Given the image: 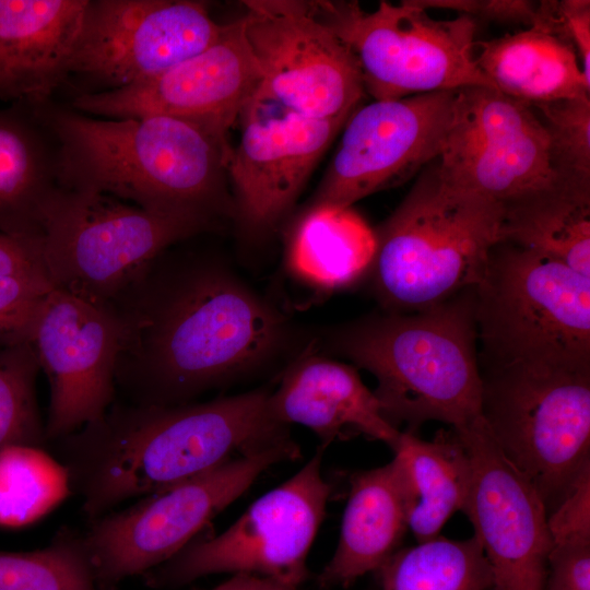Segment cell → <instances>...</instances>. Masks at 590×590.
I'll use <instances>...</instances> for the list:
<instances>
[{
  "label": "cell",
  "mask_w": 590,
  "mask_h": 590,
  "mask_svg": "<svg viewBox=\"0 0 590 590\" xmlns=\"http://www.w3.org/2000/svg\"><path fill=\"white\" fill-rule=\"evenodd\" d=\"M270 415L280 424L303 425L326 448L335 439L364 435L391 449L400 432L381 414L371 390L356 367L305 352L284 370L275 391L269 392Z\"/></svg>",
  "instance_id": "ffe728a7"
},
{
  "label": "cell",
  "mask_w": 590,
  "mask_h": 590,
  "mask_svg": "<svg viewBox=\"0 0 590 590\" xmlns=\"http://www.w3.org/2000/svg\"><path fill=\"white\" fill-rule=\"evenodd\" d=\"M280 108L268 115L256 98L247 106L226 164L234 214L250 235L268 233L288 213L350 117L316 119Z\"/></svg>",
  "instance_id": "d6986e66"
},
{
  "label": "cell",
  "mask_w": 590,
  "mask_h": 590,
  "mask_svg": "<svg viewBox=\"0 0 590 590\" xmlns=\"http://www.w3.org/2000/svg\"><path fill=\"white\" fill-rule=\"evenodd\" d=\"M39 369L28 342L0 349V450L49 444L35 392Z\"/></svg>",
  "instance_id": "4dcf8cb0"
},
{
  "label": "cell",
  "mask_w": 590,
  "mask_h": 590,
  "mask_svg": "<svg viewBox=\"0 0 590 590\" xmlns=\"http://www.w3.org/2000/svg\"><path fill=\"white\" fill-rule=\"evenodd\" d=\"M376 249L375 231L352 206L312 205L290 234L286 263L300 282L332 292L368 274Z\"/></svg>",
  "instance_id": "d4e9b609"
},
{
  "label": "cell",
  "mask_w": 590,
  "mask_h": 590,
  "mask_svg": "<svg viewBox=\"0 0 590 590\" xmlns=\"http://www.w3.org/2000/svg\"><path fill=\"white\" fill-rule=\"evenodd\" d=\"M500 238L590 278V197L545 192L509 204Z\"/></svg>",
  "instance_id": "4316f807"
},
{
  "label": "cell",
  "mask_w": 590,
  "mask_h": 590,
  "mask_svg": "<svg viewBox=\"0 0 590 590\" xmlns=\"http://www.w3.org/2000/svg\"><path fill=\"white\" fill-rule=\"evenodd\" d=\"M214 224L58 186L44 212L42 260L54 287L109 304L162 251Z\"/></svg>",
  "instance_id": "52a82bcc"
},
{
  "label": "cell",
  "mask_w": 590,
  "mask_h": 590,
  "mask_svg": "<svg viewBox=\"0 0 590 590\" xmlns=\"http://www.w3.org/2000/svg\"><path fill=\"white\" fill-rule=\"evenodd\" d=\"M406 530V494L394 460L353 474L338 545L318 576V586L347 588L377 571L401 548Z\"/></svg>",
  "instance_id": "7402d4cb"
},
{
  "label": "cell",
  "mask_w": 590,
  "mask_h": 590,
  "mask_svg": "<svg viewBox=\"0 0 590 590\" xmlns=\"http://www.w3.org/2000/svg\"><path fill=\"white\" fill-rule=\"evenodd\" d=\"M234 576L236 578L237 590H297V588L285 586L260 576L248 574H236Z\"/></svg>",
  "instance_id": "f35d334b"
},
{
  "label": "cell",
  "mask_w": 590,
  "mask_h": 590,
  "mask_svg": "<svg viewBox=\"0 0 590 590\" xmlns=\"http://www.w3.org/2000/svg\"><path fill=\"white\" fill-rule=\"evenodd\" d=\"M547 528L553 544L590 543V467L547 515Z\"/></svg>",
  "instance_id": "e575fe53"
},
{
  "label": "cell",
  "mask_w": 590,
  "mask_h": 590,
  "mask_svg": "<svg viewBox=\"0 0 590 590\" xmlns=\"http://www.w3.org/2000/svg\"><path fill=\"white\" fill-rule=\"evenodd\" d=\"M0 590H101L83 532L64 526L43 548L0 551Z\"/></svg>",
  "instance_id": "f546056e"
},
{
  "label": "cell",
  "mask_w": 590,
  "mask_h": 590,
  "mask_svg": "<svg viewBox=\"0 0 590 590\" xmlns=\"http://www.w3.org/2000/svg\"><path fill=\"white\" fill-rule=\"evenodd\" d=\"M392 450L406 494L408 529L417 543L439 536L468 502L472 462L465 446L451 428L438 430L432 440L400 432Z\"/></svg>",
  "instance_id": "603a6c76"
},
{
  "label": "cell",
  "mask_w": 590,
  "mask_h": 590,
  "mask_svg": "<svg viewBox=\"0 0 590 590\" xmlns=\"http://www.w3.org/2000/svg\"><path fill=\"white\" fill-rule=\"evenodd\" d=\"M455 432L472 462L463 512L488 562L491 590H545L553 543L539 492L504 455L483 417Z\"/></svg>",
  "instance_id": "ac0fdd59"
},
{
  "label": "cell",
  "mask_w": 590,
  "mask_h": 590,
  "mask_svg": "<svg viewBox=\"0 0 590 590\" xmlns=\"http://www.w3.org/2000/svg\"><path fill=\"white\" fill-rule=\"evenodd\" d=\"M224 25L200 1L87 0L70 75L84 78L99 92L118 90L203 50Z\"/></svg>",
  "instance_id": "5bb4252c"
},
{
  "label": "cell",
  "mask_w": 590,
  "mask_h": 590,
  "mask_svg": "<svg viewBox=\"0 0 590 590\" xmlns=\"http://www.w3.org/2000/svg\"><path fill=\"white\" fill-rule=\"evenodd\" d=\"M482 417L547 515L590 467V370L480 366Z\"/></svg>",
  "instance_id": "ba28073f"
},
{
  "label": "cell",
  "mask_w": 590,
  "mask_h": 590,
  "mask_svg": "<svg viewBox=\"0 0 590 590\" xmlns=\"http://www.w3.org/2000/svg\"><path fill=\"white\" fill-rule=\"evenodd\" d=\"M483 366L590 370V278L509 241L475 285Z\"/></svg>",
  "instance_id": "8992f818"
},
{
  "label": "cell",
  "mask_w": 590,
  "mask_h": 590,
  "mask_svg": "<svg viewBox=\"0 0 590 590\" xmlns=\"http://www.w3.org/2000/svg\"><path fill=\"white\" fill-rule=\"evenodd\" d=\"M57 187L55 152L36 117L22 105L0 109V233L40 243Z\"/></svg>",
  "instance_id": "484cf974"
},
{
  "label": "cell",
  "mask_w": 590,
  "mask_h": 590,
  "mask_svg": "<svg viewBox=\"0 0 590 590\" xmlns=\"http://www.w3.org/2000/svg\"><path fill=\"white\" fill-rule=\"evenodd\" d=\"M269 392L167 406L114 401L101 417L52 442L71 493L93 520L133 497L294 440L270 415Z\"/></svg>",
  "instance_id": "7a4b0ae2"
},
{
  "label": "cell",
  "mask_w": 590,
  "mask_h": 590,
  "mask_svg": "<svg viewBox=\"0 0 590 590\" xmlns=\"http://www.w3.org/2000/svg\"><path fill=\"white\" fill-rule=\"evenodd\" d=\"M121 326L116 390L178 405L260 373L286 350L282 314L215 259L150 261L109 303Z\"/></svg>",
  "instance_id": "6da1fadb"
},
{
  "label": "cell",
  "mask_w": 590,
  "mask_h": 590,
  "mask_svg": "<svg viewBox=\"0 0 590 590\" xmlns=\"http://www.w3.org/2000/svg\"><path fill=\"white\" fill-rule=\"evenodd\" d=\"M438 164L448 182L503 208L545 192L590 197L558 173L532 106L491 87L457 90Z\"/></svg>",
  "instance_id": "7c38bea8"
},
{
  "label": "cell",
  "mask_w": 590,
  "mask_h": 590,
  "mask_svg": "<svg viewBox=\"0 0 590 590\" xmlns=\"http://www.w3.org/2000/svg\"><path fill=\"white\" fill-rule=\"evenodd\" d=\"M330 350L370 373L382 416L416 434L428 421L458 430L482 418L475 286L413 311H380L333 329Z\"/></svg>",
  "instance_id": "277c9868"
},
{
  "label": "cell",
  "mask_w": 590,
  "mask_h": 590,
  "mask_svg": "<svg viewBox=\"0 0 590 590\" xmlns=\"http://www.w3.org/2000/svg\"><path fill=\"white\" fill-rule=\"evenodd\" d=\"M531 27L553 34L570 45L579 59L586 81L590 83L589 0L540 1Z\"/></svg>",
  "instance_id": "836d02e7"
},
{
  "label": "cell",
  "mask_w": 590,
  "mask_h": 590,
  "mask_svg": "<svg viewBox=\"0 0 590 590\" xmlns=\"http://www.w3.org/2000/svg\"><path fill=\"white\" fill-rule=\"evenodd\" d=\"M476 46L479 70L508 97L534 106L590 96L574 48L553 34L529 27Z\"/></svg>",
  "instance_id": "cb8c5ba5"
},
{
  "label": "cell",
  "mask_w": 590,
  "mask_h": 590,
  "mask_svg": "<svg viewBox=\"0 0 590 590\" xmlns=\"http://www.w3.org/2000/svg\"><path fill=\"white\" fill-rule=\"evenodd\" d=\"M545 590H590V543L553 544Z\"/></svg>",
  "instance_id": "8d00e7d4"
},
{
  "label": "cell",
  "mask_w": 590,
  "mask_h": 590,
  "mask_svg": "<svg viewBox=\"0 0 590 590\" xmlns=\"http://www.w3.org/2000/svg\"><path fill=\"white\" fill-rule=\"evenodd\" d=\"M71 494L66 467L45 448L13 445L0 450V527L24 528Z\"/></svg>",
  "instance_id": "f1b7e54d"
},
{
  "label": "cell",
  "mask_w": 590,
  "mask_h": 590,
  "mask_svg": "<svg viewBox=\"0 0 590 590\" xmlns=\"http://www.w3.org/2000/svg\"><path fill=\"white\" fill-rule=\"evenodd\" d=\"M245 35L261 69L257 98L298 115H351L365 94L352 50L317 14L311 1L248 0Z\"/></svg>",
  "instance_id": "4fadbf2b"
},
{
  "label": "cell",
  "mask_w": 590,
  "mask_h": 590,
  "mask_svg": "<svg viewBox=\"0 0 590 590\" xmlns=\"http://www.w3.org/2000/svg\"><path fill=\"white\" fill-rule=\"evenodd\" d=\"M27 108L56 139L61 188L102 192L150 212L213 223L234 210L224 189L232 151L227 138L164 115L95 118Z\"/></svg>",
  "instance_id": "3957f363"
},
{
  "label": "cell",
  "mask_w": 590,
  "mask_h": 590,
  "mask_svg": "<svg viewBox=\"0 0 590 590\" xmlns=\"http://www.w3.org/2000/svg\"><path fill=\"white\" fill-rule=\"evenodd\" d=\"M261 82V69L239 19L226 23L210 46L166 71L118 90L81 93L72 105L103 118L170 116L227 138L257 97Z\"/></svg>",
  "instance_id": "e0dca14e"
},
{
  "label": "cell",
  "mask_w": 590,
  "mask_h": 590,
  "mask_svg": "<svg viewBox=\"0 0 590 590\" xmlns=\"http://www.w3.org/2000/svg\"><path fill=\"white\" fill-rule=\"evenodd\" d=\"M120 340V321L109 305L56 287L45 296L28 343L49 381V442L97 420L113 404Z\"/></svg>",
  "instance_id": "2e32d148"
},
{
  "label": "cell",
  "mask_w": 590,
  "mask_h": 590,
  "mask_svg": "<svg viewBox=\"0 0 590 590\" xmlns=\"http://www.w3.org/2000/svg\"><path fill=\"white\" fill-rule=\"evenodd\" d=\"M504 208L448 182L438 157L375 231L368 274L384 310L413 312L475 286L502 240Z\"/></svg>",
  "instance_id": "5b68a950"
},
{
  "label": "cell",
  "mask_w": 590,
  "mask_h": 590,
  "mask_svg": "<svg viewBox=\"0 0 590 590\" xmlns=\"http://www.w3.org/2000/svg\"><path fill=\"white\" fill-rule=\"evenodd\" d=\"M300 457L295 440L240 457L91 520L84 534L101 590L165 563L272 465Z\"/></svg>",
  "instance_id": "30bf717a"
},
{
  "label": "cell",
  "mask_w": 590,
  "mask_h": 590,
  "mask_svg": "<svg viewBox=\"0 0 590 590\" xmlns=\"http://www.w3.org/2000/svg\"><path fill=\"white\" fill-rule=\"evenodd\" d=\"M323 448L291 479L269 491L225 531L194 538L143 575L146 586L170 590L213 574H248L298 588L331 494L321 473Z\"/></svg>",
  "instance_id": "8fae6325"
},
{
  "label": "cell",
  "mask_w": 590,
  "mask_h": 590,
  "mask_svg": "<svg viewBox=\"0 0 590 590\" xmlns=\"http://www.w3.org/2000/svg\"><path fill=\"white\" fill-rule=\"evenodd\" d=\"M52 288L46 278H0V346L28 342L38 308Z\"/></svg>",
  "instance_id": "d6a6232c"
},
{
  "label": "cell",
  "mask_w": 590,
  "mask_h": 590,
  "mask_svg": "<svg viewBox=\"0 0 590 590\" xmlns=\"http://www.w3.org/2000/svg\"><path fill=\"white\" fill-rule=\"evenodd\" d=\"M317 14L356 58L365 93L374 101L495 88L475 62V20H437L413 0L380 1L365 11L352 1H311Z\"/></svg>",
  "instance_id": "9c48e42d"
},
{
  "label": "cell",
  "mask_w": 590,
  "mask_h": 590,
  "mask_svg": "<svg viewBox=\"0 0 590 590\" xmlns=\"http://www.w3.org/2000/svg\"><path fill=\"white\" fill-rule=\"evenodd\" d=\"M87 0H0V99L45 105L70 75Z\"/></svg>",
  "instance_id": "44dd1931"
},
{
  "label": "cell",
  "mask_w": 590,
  "mask_h": 590,
  "mask_svg": "<svg viewBox=\"0 0 590 590\" xmlns=\"http://www.w3.org/2000/svg\"><path fill=\"white\" fill-rule=\"evenodd\" d=\"M532 107L546 129L558 173L575 191L590 194V96Z\"/></svg>",
  "instance_id": "1f68e13d"
},
{
  "label": "cell",
  "mask_w": 590,
  "mask_h": 590,
  "mask_svg": "<svg viewBox=\"0 0 590 590\" xmlns=\"http://www.w3.org/2000/svg\"><path fill=\"white\" fill-rule=\"evenodd\" d=\"M457 91L374 101L343 126L340 145L309 204L352 206L404 184L441 151Z\"/></svg>",
  "instance_id": "9a60e30c"
},
{
  "label": "cell",
  "mask_w": 590,
  "mask_h": 590,
  "mask_svg": "<svg viewBox=\"0 0 590 590\" xmlns=\"http://www.w3.org/2000/svg\"><path fill=\"white\" fill-rule=\"evenodd\" d=\"M8 276L49 280L42 260L40 243L0 233V278Z\"/></svg>",
  "instance_id": "74e56055"
},
{
  "label": "cell",
  "mask_w": 590,
  "mask_h": 590,
  "mask_svg": "<svg viewBox=\"0 0 590 590\" xmlns=\"http://www.w3.org/2000/svg\"><path fill=\"white\" fill-rule=\"evenodd\" d=\"M418 7L447 9L468 15L502 23H522L532 26L538 2L528 0H413Z\"/></svg>",
  "instance_id": "d590c367"
},
{
  "label": "cell",
  "mask_w": 590,
  "mask_h": 590,
  "mask_svg": "<svg viewBox=\"0 0 590 590\" xmlns=\"http://www.w3.org/2000/svg\"><path fill=\"white\" fill-rule=\"evenodd\" d=\"M381 590H491L492 571L480 542L437 536L399 548L376 571Z\"/></svg>",
  "instance_id": "83f0119b"
},
{
  "label": "cell",
  "mask_w": 590,
  "mask_h": 590,
  "mask_svg": "<svg viewBox=\"0 0 590 590\" xmlns=\"http://www.w3.org/2000/svg\"><path fill=\"white\" fill-rule=\"evenodd\" d=\"M210 590H237V583L235 576L228 578L226 581L217 585Z\"/></svg>",
  "instance_id": "ab89813d"
}]
</instances>
